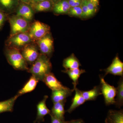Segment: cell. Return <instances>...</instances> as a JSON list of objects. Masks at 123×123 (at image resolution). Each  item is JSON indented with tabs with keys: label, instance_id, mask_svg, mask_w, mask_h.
<instances>
[{
	"label": "cell",
	"instance_id": "836d02e7",
	"mask_svg": "<svg viewBox=\"0 0 123 123\" xmlns=\"http://www.w3.org/2000/svg\"><path fill=\"white\" fill-rule=\"evenodd\" d=\"M45 0H31V1L30 5L32 4H35V3H37V2H41V1H43Z\"/></svg>",
	"mask_w": 123,
	"mask_h": 123
},
{
	"label": "cell",
	"instance_id": "8992f818",
	"mask_svg": "<svg viewBox=\"0 0 123 123\" xmlns=\"http://www.w3.org/2000/svg\"><path fill=\"white\" fill-rule=\"evenodd\" d=\"M100 88L102 94L104 97L106 105L115 104L116 93V88L111 85L105 81L104 77L100 76Z\"/></svg>",
	"mask_w": 123,
	"mask_h": 123
},
{
	"label": "cell",
	"instance_id": "7c38bea8",
	"mask_svg": "<svg viewBox=\"0 0 123 123\" xmlns=\"http://www.w3.org/2000/svg\"><path fill=\"white\" fill-rule=\"evenodd\" d=\"M19 0H0V10L10 15L15 12Z\"/></svg>",
	"mask_w": 123,
	"mask_h": 123
},
{
	"label": "cell",
	"instance_id": "d6986e66",
	"mask_svg": "<svg viewBox=\"0 0 123 123\" xmlns=\"http://www.w3.org/2000/svg\"><path fill=\"white\" fill-rule=\"evenodd\" d=\"M53 4L54 3L50 0H45L30 5L35 13L52 10Z\"/></svg>",
	"mask_w": 123,
	"mask_h": 123
},
{
	"label": "cell",
	"instance_id": "83f0119b",
	"mask_svg": "<svg viewBox=\"0 0 123 123\" xmlns=\"http://www.w3.org/2000/svg\"><path fill=\"white\" fill-rule=\"evenodd\" d=\"M9 15L0 10V30L2 29L6 22L8 20Z\"/></svg>",
	"mask_w": 123,
	"mask_h": 123
},
{
	"label": "cell",
	"instance_id": "9c48e42d",
	"mask_svg": "<svg viewBox=\"0 0 123 123\" xmlns=\"http://www.w3.org/2000/svg\"><path fill=\"white\" fill-rule=\"evenodd\" d=\"M15 12V14L30 23L33 21L35 13L30 5L20 1Z\"/></svg>",
	"mask_w": 123,
	"mask_h": 123
},
{
	"label": "cell",
	"instance_id": "4dcf8cb0",
	"mask_svg": "<svg viewBox=\"0 0 123 123\" xmlns=\"http://www.w3.org/2000/svg\"><path fill=\"white\" fill-rule=\"evenodd\" d=\"M50 115L51 120V123H64V121H62L53 116L51 114Z\"/></svg>",
	"mask_w": 123,
	"mask_h": 123
},
{
	"label": "cell",
	"instance_id": "603a6c76",
	"mask_svg": "<svg viewBox=\"0 0 123 123\" xmlns=\"http://www.w3.org/2000/svg\"><path fill=\"white\" fill-rule=\"evenodd\" d=\"M82 95L86 101H94L102 94L100 86H96L88 91H81Z\"/></svg>",
	"mask_w": 123,
	"mask_h": 123
},
{
	"label": "cell",
	"instance_id": "44dd1931",
	"mask_svg": "<svg viewBox=\"0 0 123 123\" xmlns=\"http://www.w3.org/2000/svg\"><path fill=\"white\" fill-rule=\"evenodd\" d=\"M62 72L68 74L69 78L73 81L74 85V90L76 88L77 85L78 84V80L80 76L82 74L86 72L84 69H80L79 68L74 69H65L63 70Z\"/></svg>",
	"mask_w": 123,
	"mask_h": 123
},
{
	"label": "cell",
	"instance_id": "f546056e",
	"mask_svg": "<svg viewBox=\"0 0 123 123\" xmlns=\"http://www.w3.org/2000/svg\"><path fill=\"white\" fill-rule=\"evenodd\" d=\"M70 7L80 6L81 3V0H68Z\"/></svg>",
	"mask_w": 123,
	"mask_h": 123
},
{
	"label": "cell",
	"instance_id": "ac0fdd59",
	"mask_svg": "<svg viewBox=\"0 0 123 123\" xmlns=\"http://www.w3.org/2000/svg\"><path fill=\"white\" fill-rule=\"evenodd\" d=\"M75 93L72 100V103L69 108L66 111L68 113H71L77 108L84 104L86 102L82 95L81 91L76 88L74 90Z\"/></svg>",
	"mask_w": 123,
	"mask_h": 123
},
{
	"label": "cell",
	"instance_id": "ba28073f",
	"mask_svg": "<svg viewBox=\"0 0 123 123\" xmlns=\"http://www.w3.org/2000/svg\"><path fill=\"white\" fill-rule=\"evenodd\" d=\"M20 51L28 64H32L37 59L40 54L35 42L27 44Z\"/></svg>",
	"mask_w": 123,
	"mask_h": 123
},
{
	"label": "cell",
	"instance_id": "7a4b0ae2",
	"mask_svg": "<svg viewBox=\"0 0 123 123\" xmlns=\"http://www.w3.org/2000/svg\"><path fill=\"white\" fill-rule=\"evenodd\" d=\"M4 53L9 63L14 69L21 70H28V64L19 50L5 47Z\"/></svg>",
	"mask_w": 123,
	"mask_h": 123
},
{
	"label": "cell",
	"instance_id": "4fadbf2b",
	"mask_svg": "<svg viewBox=\"0 0 123 123\" xmlns=\"http://www.w3.org/2000/svg\"><path fill=\"white\" fill-rule=\"evenodd\" d=\"M43 82L52 91L57 90L65 87L58 80L53 73L51 72L46 75Z\"/></svg>",
	"mask_w": 123,
	"mask_h": 123
},
{
	"label": "cell",
	"instance_id": "8fae6325",
	"mask_svg": "<svg viewBox=\"0 0 123 123\" xmlns=\"http://www.w3.org/2000/svg\"><path fill=\"white\" fill-rule=\"evenodd\" d=\"M74 91L66 86L57 90L52 91L51 95L52 100L53 103L66 101V98L71 96Z\"/></svg>",
	"mask_w": 123,
	"mask_h": 123
},
{
	"label": "cell",
	"instance_id": "e575fe53",
	"mask_svg": "<svg viewBox=\"0 0 123 123\" xmlns=\"http://www.w3.org/2000/svg\"><path fill=\"white\" fill-rule=\"evenodd\" d=\"M19 0L20 2L26 3V4H30L31 1V0Z\"/></svg>",
	"mask_w": 123,
	"mask_h": 123
},
{
	"label": "cell",
	"instance_id": "9a60e30c",
	"mask_svg": "<svg viewBox=\"0 0 123 123\" xmlns=\"http://www.w3.org/2000/svg\"><path fill=\"white\" fill-rule=\"evenodd\" d=\"M70 8L68 0H60L54 3L52 10L56 15L67 14Z\"/></svg>",
	"mask_w": 123,
	"mask_h": 123
},
{
	"label": "cell",
	"instance_id": "d4e9b609",
	"mask_svg": "<svg viewBox=\"0 0 123 123\" xmlns=\"http://www.w3.org/2000/svg\"><path fill=\"white\" fill-rule=\"evenodd\" d=\"M18 97L17 94L10 99L0 102V113L12 111L15 101Z\"/></svg>",
	"mask_w": 123,
	"mask_h": 123
},
{
	"label": "cell",
	"instance_id": "5b68a950",
	"mask_svg": "<svg viewBox=\"0 0 123 123\" xmlns=\"http://www.w3.org/2000/svg\"><path fill=\"white\" fill-rule=\"evenodd\" d=\"M50 27L48 25L39 21H35L31 23L28 33L35 42L50 33Z\"/></svg>",
	"mask_w": 123,
	"mask_h": 123
},
{
	"label": "cell",
	"instance_id": "ffe728a7",
	"mask_svg": "<svg viewBox=\"0 0 123 123\" xmlns=\"http://www.w3.org/2000/svg\"><path fill=\"white\" fill-rule=\"evenodd\" d=\"M39 81L35 77L31 76L23 87L18 92L17 95L19 97L33 91L36 88Z\"/></svg>",
	"mask_w": 123,
	"mask_h": 123
},
{
	"label": "cell",
	"instance_id": "d590c367",
	"mask_svg": "<svg viewBox=\"0 0 123 123\" xmlns=\"http://www.w3.org/2000/svg\"><path fill=\"white\" fill-rule=\"evenodd\" d=\"M50 0L51 1H52V2L54 4L55 2H57V1H58L60 0Z\"/></svg>",
	"mask_w": 123,
	"mask_h": 123
},
{
	"label": "cell",
	"instance_id": "d6a6232c",
	"mask_svg": "<svg viewBox=\"0 0 123 123\" xmlns=\"http://www.w3.org/2000/svg\"><path fill=\"white\" fill-rule=\"evenodd\" d=\"M89 0L93 3L97 7H98V6L99 5V0Z\"/></svg>",
	"mask_w": 123,
	"mask_h": 123
},
{
	"label": "cell",
	"instance_id": "4316f807",
	"mask_svg": "<svg viewBox=\"0 0 123 123\" xmlns=\"http://www.w3.org/2000/svg\"><path fill=\"white\" fill-rule=\"evenodd\" d=\"M68 14L72 17L81 18L82 11L80 6L77 7H70Z\"/></svg>",
	"mask_w": 123,
	"mask_h": 123
},
{
	"label": "cell",
	"instance_id": "cb8c5ba5",
	"mask_svg": "<svg viewBox=\"0 0 123 123\" xmlns=\"http://www.w3.org/2000/svg\"><path fill=\"white\" fill-rule=\"evenodd\" d=\"M115 103L116 107L120 108L123 105V77H121L116 88Z\"/></svg>",
	"mask_w": 123,
	"mask_h": 123
},
{
	"label": "cell",
	"instance_id": "277c9868",
	"mask_svg": "<svg viewBox=\"0 0 123 123\" xmlns=\"http://www.w3.org/2000/svg\"><path fill=\"white\" fill-rule=\"evenodd\" d=\"M34 42L31 38L29 33H21L9 36L6 41V47L14 48L21 51L27 44Z\"/></svg>",
	"mask_w": 123,
	"mask_h": 123
},
{
	"label": "cell",
	"instance_id": "e0dca14e",
	"mask_svg": "<svg viewBox=\"0 0 123 123\" xmlns=\"http://www.w3.org/2000/svg\"><path fill=\"white\" fill-rule=\"evenodd\" d=\"M66 101L54 103L50 114L52 115L62 121H65L64 106Z\"/></svg>",
	"mask_w": 123,
	"mask_h": 123
},
{
	"label": "cell",
	"instance_id": "5bb4252c",
	"mask_svg": "<svg viewBox=\"0 0 123 123\" xmlns=\"http://www.w3.org/2000/svg\"><path fill=\"white\" fill-rule=\"evenodd\" d=\"M48 98V96L45 95L43 100L37 105V121H43L44 116L50 113L51 111L48 109L46 104V101Z\"/></svg>",
	"mask_w": 123,
	"mask_h": 123
},
{
	"label": "cell",
	"instance_id": "30bf717a",
	"mask_svg": "<svg viewBox=\"0 0 123 123\" xmlns=\"http://www.w3.org/2000/svg\"><path fill=\"white\" fill-rule=\"evenodd\" d=\"M104 70L105 72L104 77L108 74L123 77V62L120 60L118 56H116L113 59L110 66Z\"/></svg>",
	"mask_w": 123,
	"mask_h": 123
},
{
	"label": "cell",
	"instance_id": "6da1fadb",
	"mask_svg": "<svg viewBox=\"0 0 123 123\" xmlns=\"http://www.w3.org/2000/svg\"><path fill=\"white\" fill-rule=\"evenodd\" d=\"M52 69L50 57L40 53L37 59L27 71L39 80L43 81L46 75L51 72Z\"/></svg>",
	"mask_w": 123,
	"mask_h": 123
},
{
	"label": "cell",
	"instance_id": "7402d4cb",
	"mask_svg": "<svg viewBox=\"0 0 123 123\" xmlns=\"http://www.w3.org/2000/svg\"><path fill=\"white\" fill-rule=\"evenodd\" d=\"M63 66L65 69H71L79 68L81 64L75 55L72 54L64 60Z\"/></svg>",
	"mask_w": 123,
	"mask_h": 123
},
{
	"label": "cell",
	"instance_id": "2e32d148",
	"mask_svg": "<svg viewBox=\"0 0 123 123\" xmlns=\"http://www.w3.org/2000/svg\"><path fill=\"white\" fill-rule=\"evenodd\" d=\"M105 123H123V110H110L105 120Z\"/></svg>",
	"mask_w": 123,
	"mask_h": 123
},
{
	"label": "cell",
	"instance_id": "f1b7e54d",
	"mask_svg": "<svg viewBox=\"0 0 123 123\" xmlns=\"http://www.w3.org/2000/svg\"><path fill=\"white\" fill-rule=\"evenodd\" d=\"M86 5L92 16H93L97 11V7L89 0H85Z\"/></svg>",
	"mask_w": 123,
	"mask_h": 123
},
{
	"label": "cell",
	"instance_id": "52a82bcc",
	"mask_svg": "<svg viewBox=\"0 0 123 123\" xmlns=\"http://www.w3.org/2000/svg\"><path fill=\"white\" fill-rule=\"evenodd\" d=\"M35 42L40 53L50 57L54 50V40L50 32Z\"/></svg>",
	"mask_w": 123,
	"mask_h": 123
},
{
	"label": "cell",
	"instance_id": "484cf974",
	"mask_svg": "<svg viewBox=\"0 0 123 123\" xmlns=\"http://www.w3.org/2000/svg\"><path fill=\"white\" fill-rule=\"evenodd\" d=\"M80 7L81 8L82 11L81 18H88L92 16L86 5L85 0H81Z\"/></svg>",
	"mask_w": 123,
	"mask_h": 123
},
{
	"label": "cell",
	"instance_id": "3957f363",
	"mask_svg": "<svg viewBox=\"0 0 123 123\" xmlns=\"http://www.w3.org/2000/svg\"><path fill=\"white\" fill-rule=\"evenodd\" d=\"M8 20L10 24L9 36L19 33L28 32L31 23L17 14L9 15Z\"/></svg>",
	"mask_w": 123,
	"mask_h": 123
},
{
	"label": "cell",
	"instance_id": "1f68e13d",
	"mask_svg": "<svg viewBox=\"0 0 123 123\" xmlns=\"http://www.w3.org/2000/svg\"><path fill=\"white\" fill-rule=\"evenodd\" d=\"M64 123H85L84 121L81 119L74 120L70 121H64Z\"/></svg>",
	"mask_w": 123,
	"mask_h": 123
}]
</instances>
